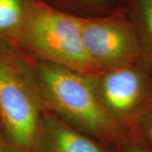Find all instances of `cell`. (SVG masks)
Here are the masks:
<instances>
[{"label": "cell", "instance_id": "obj_3", "mask_svg": "<svg viewBox=\"0 0 152 152\" xmlns=\"http://www.w3.org/2000/svg\"><path fill=\"white\" fill-rule=\"evenodd\" d=\"M44 107L35 75L0 53V118L17 152H35Z\"/></svg>", "mask_w": 152, "mask_h": 152}, {"label": "cell", "instance_id": "obj_10", "mask_svg": "<svg viewBox=\"0 0 152 152\" xmlns=\"http://www.w3.org/2000/svg\"><path fill=\"white\" fill-rule=\"evenodd\" d=\"M132 136H134L152 149V109L139 120Z\"/></svg>", "mask_w": 152, "mask_h": 152}, {"label": "cell", "instance_id": "obj_5", "mask_svg": "<svg viewBox=\"0 0 152 152\" xmlns=\"http://www.w3.org/2000/svg\"><path fill=\"white\" fill-rule=\"evenodd\" d=\"M91 78L107 113L126 135H132L139 120L152 109V79L149 73L138 62L91 75Z\"/></svg>", "mask_w": 152, "mask_h": 152}, {"label": "cell", "instance_id": "obj_8", "mask_svg": "<svg viewBox=\"0 0 152 152\" xmlns=\"http://www.w3.org/2000/svg\"><path fill=\"white\" fill-rule=\"evenodd\" d=\"M58 10L80 18L100 16L113 12L114 0H41Z\"/></svg>", "mask_w": 152, "mask_h": 152}, {"label": "cell", "instance_id": "obj_7", "mask_svg": "<svg viewBox=\"0 0 152 152\" xmlns=\"http://www.w3.org/2000/svg\"><path fill=\"white\" fill-rule=\"evenodd\" d=\"M123 10L135 28L142 58L152 65V0H124Z\"/></svg>", "mask_w": 152, "mask_h": 152}, {"label": "cell", "instance_id": "obj_12", "mask_svg": "<svg viewBox=\"0 0 152 152\" xmlns=\"http://www.w3.org/2000/svg\"><path fill=\"white\" fill-rule=\"evenodd\" d=\"M11 146L7 144V142L3 138L0 137V152H15Z\"/></svg>", "mask_w": 152, "mask_h": 152}, {"label": "cell", "instance_id": "obj_9", "mask_svg": "<svg viewBox=\"0 0 152 152\" xmlns=\"http://www.w3.org/2000/svg\"><path fill=\"white\" fill-rule=\"evenodd\" d=\"M31 0H0V32L20 31Z\"/></svg>", "mask_w": 152, "mask_h": 152}, {"label": "cell", "instance_id": "obj_6", "mask_svg": "<svg viewBox=\"0 0 152 152\" xmlns=\"http://www.w3.org/2000/svg\"><path fill=\"white\" fill-rule=\"evenodd\" d=\"M35 152H106L64 121L44 116Z\"/></svg>", "mask_w": 152, "mask_h": 152}, {"label": "cell", "instance_id": "obj_2", "mask_svg": "<svg viewBox=\"0 0 152 152\" xmlns=\"http://www.w3.org/2000/svg\"><path fill=\"white\" fill-rule=\"evenodd\" d=\"M18 33L22 46L41 62L84 75L98 73L83 44L80 17L31 0Z\"/></svg>", "mask_w": 152, "mask_h": 152}, {"label": "cell", "instance_id": "obj_1", "mask_svg": "<svg viewBox=\"0 0 152 152\" xmlns=\"http://www.w3.org/2000/svg\"><path fill=\"white\" fill-rule=\"evenodd\" d=\"M34 75L45 107L72 127L110 140H124L129 137L104 108L91 75L41 61L37 62Z\"/></svg>", "mask_w": 152, "mask_h": 152}, {"label": "cell", "instance_id": "obj_4", "mask_svg": "<svg viewBox=\"0 0 152 152\" xmlns=\"http://www.w3.org/2000/svg\"><path fill=\"white\" fill-rule=\"evenodd\" d=\"M83 44L98 73L135 64L142 58L140 40L122 7L100 16L80 18Z\"/></svg>", "mask_w": 152, "mask_h": 152}, {"label": "cell", "instance_id": "obj_11", "mask_svg": "<svg viewBox=\"0 0 152 152\" xmlns=\"http://www.w3.org/2000/svg\"><path fill=\"white\" fill-rule=\"evenodd\" d=\"M122 152H152V149L134 136L130 135L123 140Z\"/></svg>", "mask_w": 152, "mask_h": 152}]
</instances>
